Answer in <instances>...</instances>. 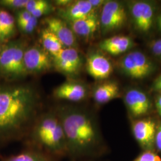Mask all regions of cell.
<instances>
[{
	"label": "cell",
	"instance_id": "8",
	"mask_svg": "<svg viewBox=\"0 0 161 161\" xmlns=\"http://www.w3.org/2000/svg\"><path fill=\"white\" fill-rule=\"evenodd\" d=\"M53 66L58 72L69 76L77 75L83 64L82 58L75 48H64L53 56Z\"/></svg>",
	"mask_w": 161,
	"mask_h": 161
},
{
	"label": "cell",
	"instance_id": "16",
	"mask_svg": "<svg viewBox=\"0 0 161 161\" xmlns=\"http://www.w3.org/2000/svg\"><path fill=\"white\" fill-rule=\"evenodd\" d=\"M99 25L97 14L94 10L86 17L70 23V28L75 35L86 38L93 35Z\"/></svg>",
	"mask_w": 161,
	"mask_h": 161
},
{
	"label": "cell",
	"instance_id": "4",
	"mask_svg": "<svg viewBox=\"0 0 161 161\" xmlns=\"http://www.w3.org/2000/svg\"><path fill=\"white\" fill-rule=\"evenodd\" d=\"M26 42L22 40L10 41L0 52V76L7 80H17L27 75L24 66Z\"/></svg>",
	"mask_w": 161,
	"mask_h": 161
},
{
	"label": "cell",
	"instance_id": "1",
	"mask_svg": "<svg viewBox=\"0 0 161 161\" xmlns=\"http://www.w3.org/2000/svg\"><path fill=\"white\" fill-rule=\"evenodd\" d=\"M40 105L38 92L30 85L0 86V144L28 134Z\"/></svg>",
	"mask_w": 161,
	"mask_h": 161
},
{
	"label": "cell",
	"instance_id": "30",
	"mask_svg": "<svg viewBox=\"0 0 161 161\" xmlns=\"http://www.w3.org/2000/svg\"><path fill=\"white\" fill-rule=\"evenodd\" d=\"M72 2L71 0H56L54 1V4L58 8H64L69 5Z\"/></svg>",
	"mask_w": 161,
	"mask_h": 161
},
{
	"label": "cell",
	"instance_id": "22",
	"mask_svg": "<svg viewBox=\"0 0 161 161\" xmlns=\"http://www.w3.org/2000/svg\"><path fill=\"white\" fill-rule=\"evenodd\" d=\"M28 2V0H0V6L17 11L25 9Z\"/></svg>",
	"mask_w": 161,
	"mask_h": 161
},
{
	"label": "cell",
	"instance_id": "3",
	"mask_svg": "<svg viewBox=\"0 0 161 161\" xmlns=\"http://www.w3.org/2000/svg\"><path fill=\"white\" fill-rule=\"evenodd\" d=\"M28 134L32 147L54 158L68 156L64 128L54 111L38 116Z\"/></svg>",
	"mask_w": 161,
	"mask_h": 161
},
{
	"label": "cell",
	"instance_id": "14",
	"mask_svg": "<svg viewBox=\"0 0 161 161\" xmlns=\"http://www.w3.org/2000/svg\"><path fill=\"white\" fill-rule=\"evenodd\" d=\"M54 97L72 102L84 100L87 95L86 86L80 82L68 80L56 87L54 90Z\"/></svg>",
	"mask_w": 161,
	"mask_h": 161
},
{
	"label": "cell",
	"instance_id": "11",
	"mask_svg": "<svg viewBox=\"0 0 161 161\" xmlns=\"http://www.w3.org/2000/svg\"><path fill=\"white\" fill-rule=\"evenodd\" d=\"M130 12L136 27L141 32H148L153 22L154 10L152 6L143 1L135 2L130 7Z\"/></svg>",
	"mask_w": 161,
	"mask_h": 161
},
{
	"label": "cell",
	"instance_id": "26",
	"mask_svg": "<svg viewBox=\"0 0 161 161\" xmlns=\"http://www.w3.org/2000/svg\"><path fill=\"white\" fill-rule=\"evenodd\" d=\"M48 3L49 1L46 0H28L25 9L31 13L41 7L46 5Z\"/></svg>",
	"mask_w": 161,
	"mask_h": 161
},
{
	"label": "cell",
	"instance_id": "12",
	"mask_svg": "<svg viewBox=\"0 0 161 161\" xmlns=\"http://www.w3.org/2000/svg\"><path fill=\"white\" fill-rule=\"evenodd\" d=\"M47 28L55 35L65 48H75L77 44L76 35L62 19L56 17H47L44 19Z\"/></svg>",
	"mask_w": 161,
	"mask_h": 161
},
{
	"label": "cell",
	"instance_id": "34",
	"mask_svg": "<svg viewBox=\"0 0 161 161\" xmlns=\"http://www.w3.org/2000/svg\"><path fill=\"white\" fill-rule=\"evenodd\" d=\"M158 26H159V29L161 30V14L158 18Z\"/></svg>",
	"mask_w": 161,
	"mask_h": 161
},
{
	"label": "cell",
	"instance_id": "29",
	"mask_svg": "<svg viewBox=\"0 0 161 161\" xmlns=\"http://www.w3.org/2000/svg\"><path fill=\"white\" fill-rule=\"evenodd\" d=\"M155 147L161 152V123L157 127L155 140Z\"/></svg>",
	"mask_w": 161,
	"mask_h": 161
},
{
	"label": "cell",
	"instance_id": "10",
	"mask_svg": "<svg viewBox=\"0 0 161 161\" xmlns=\"http://www.w3.org/2000/svg\"><path fill=\"white\" fill-rule=\"evenodd\" d=\"M86 69L88 74L97 80L109 78L113 71L109 60L99 52H92L88 55Z\"/></svg>",
	"mask_w": 161,
	"mask_h": 161
},
{
	"label": "cell",
	"instance_id": "24",
	"mask_svg": "<svg viewBox=\"0 0 161 161\" xmlns=\"http://www.w3.org/2000/svg\"><path fill=\"white\" fill-rule=\"evenodd\" d=\"M54 10V7L52 4V3L49 2L46 5L41 7L40 8L32 12L31 14L34 17L38 19V18L42 17L43 16L48 15V14H50Z\"/></svg>",
	"mask_w": 161,
	"mask_h": 161
},
{
	"label": "cell",
	"instance_id": "32",
	"mask_svg": "<svg viewBox=\"0 0 161 161\" xmlns=\"http://www.w3.org/2000/svg\"><path fill=\"white\" fill-rule=\"evenodd\" d=\"M153 89L159 92H161V75L157 78L153 83Z\"/></svg>",
	"mask_w": 161,
	"mask_h": 161
},
{
	"label": "cell",
	"instance_id": "7",
	"mask_svg": "<svg viewBox=\"0 0 161 161\" xmlns=\"http://www.w3.org/2000/svg\"><path fill=\"white\" fill-rule=\"evenodd\" d=\"M23 60L25 68L28 74L44 73L53 67V57L43 47L38 46L26 48Z\"/></svg>",
	"mask_w": 161,
	"mask_h": 161
},
{
	"label": "cell",
	"instance_id": "27",
	"mask_svg": "<svg viewBox=\"0 0 161 161\" xmlns=\"http://www.w3.org/2000/svg\"><path fill=\"white\" fill-rule=\"evenodd\" d=\"M32 15L30 12L26 10V9H22L16 11V22L17 25L24 23L28 21L32 17Z\"/></svg>",
	"mask_w": 161,
	"mask_h": 161
},
{
	"label": "cell",
	"instance_id": "20",
	"mask_svg": "<svg viewBox=\"0 0 161 161\" xmlns=\"http://www.w3.org/2000/svg\"><path fill=\"white\" fill-rule=\"evenodd\" d=\"M54 158L32 147L16 155L2 157L0 161H54Z\"/></svg>",
	"mask_w": 161,
	"mask_h": 161
},
{
	"label": "cell",
	"instance_id": "21",
	"mask_svg": "<svg viewBox=\"0 0 161 161\" xmlns=\"http://www.w3.org/2000/svg\"><path fill=\"white\" fill-rule=\"evenodd\" d=\"M41 38L42 47L52 57L58 54L65 48L55 35L47 28L42 30Z\"/></svg>",
	"mask_w": 161,
	"mask_h": 161
},
{
	"label": "cell",
	"instance_id": "2",
	"mask_svg": "<svg viewBox=\"0 0 161 161\" xmlns=\"http://www.w3.org/2000/svg\"><path fill=\"white\" fill-rule=\"evenodd\" d=\"M54 112L64 128L68 156L80 158L96 150L100 143V137L90 115L71 105L59 106Z\"/></svg>",
	"mask_w": 161,
	"mask_h": 161
},
{
	"label": "cell",
	"instance_id": "28",
	"mask_svg": "<svg viewBox=\"0 0 161 161\" xmlns=\"http://www.w3.org/2000/svg\"><path fill=\"white\" fill-rule=\"evenodd\" d=\"M150 47L152 52L158 58H161V39L151 42Z\"/></svg>",
	"mask_w": 161,
	"mask_h": 161
},
{
	"label": "cell",
	"instance_id": "18",
	"mask_svg": "<svg viewBox=\"0 0 161 161\" xmlns=\"http://www.w3.org/2000/svg\"><path fill=\"white\" fill-rule=\"evenodd\" d=\"M16 20L9 12L0 8V44H6L16 34Z\"/></svg>",
	"mask_w": 161,
	"mask_h": 161
},
{
	"label": "cell",
	"instance_id": "19",
	"mask_svg": "<svg viewBox=\"0 0 161 161\" xmlns=\"http://www.w3.org/2000/svg\"><path fill=\"white\" fill-rule=\"evenodd\" d=\"M119 92V88L116 82H107L99 85L95 89L93 98L97 103L103 104L116 97Z\"/></svg>",
	"mask_w": 161,
	"mask_h": 161
},
{
	"label": "cell",
	"instance_id": "33",
	"mask_svg": "<svg viewBox=\"0 0 161 161\" xmlns=\"http://www.w3.org/2000/svg\"><path fill=\"white\" fill-rule=\"evenodd\" d=\"M156 108L159 114L161 116V94L158 97L156 101Z\"/></svg>",
	"mask_w": 161,
	"mask_h": 161
},
{
	"label": "cell",
	"instance_id": "13",
	"mask_svg": "<svg viewBox=\"0 0 161 161\" xmlns=\"http://www.w3.org/2000/svg\"><path fill=\"white\" fill-rule=\"evenodd\" d=\"M95 9L92 7L89 0H77L66 7L59 8L58 11L59 18L65 22H74L86 17Z\"/></svg>",
	"mask_w": 161,
	"mask_h": 161
},
{
	"label": "cell",
	"instance_id": "6",
	"mask_svg": "<svg viewBox=\"0 0 161 161\" xmlns=\"http://www.w3.org/2000/svg\"><path fill=\"white\" fill-rule=\"evenodd\" d=\"M126 19V11L121 3L115 1H106L99 20L102 32L108 33L120 28Z\"/></svg>",
	"mask_w": 161,
	"mask_h": 161
},
{
	"label": "cell",
	"instance_id": "23",
	"mask_svg": "<svg viewBox=\"0 0 161 161\" xmlns=\"http://www.w3.org/2000/svg\"><path fill=\"white\" fill-rule=\"evenodd\" d=\"M38 25V19L32 17L27 22L17 25L19 30L25 34H30L34 31Z\"/></svg>",
	"mask_w": 161,
	"mask_h": 161
},
{
	"label": "cell",
	"instance_id": "5",
	"mask_svg": "<svg viewBox=\"0 0 161 161\" xmlns=\"http://www.w3.org/2000/svg\"><path fill=\"white\" fill-rule=\"evenodd\" d=\"M120 66L123 72L133 79H143L154 69L153 64L143 53H129L121 59Z\"/></svg>",
	"mask_w": 161,
	"mask_h": 161
},
{
	"label": "cell",
	"instance_id": "25",
	"mask_svg": "<svg viewBox=\"0 0 161 161\" xmlns=\"http://www.w3.org/2000/svg\"><path fill=\"white\" fill-rule=\"evenodd\" d=\"M133 161H161V157L152 150L146 151Z\"/></svg>",
	"mask_w": 161,
	"mask_h": 161
},
{
	"label": "cell",
	"instance_id": "9",
	"mask_svg": "<svg viewBox=\"0 0 161 161\" xmlns=\"http://www.w3.org/2000/svg\"><path fill=\"white\" fill-rule=\"evenodd\" d=\"M157 127L155 121L151 119H141L135 122L132 125L134 136L141 147L147 150L155 147V140Z\"/></svg>",
	"mask_w": 161,
	"mask_h": 161
},
{
	"label": "cell",
	"instance_id": "17",
	"mask_svg": "<svg viewBox=\"0 0 161 161\" xmlns=\"http://www.w3.org/2000/svg\"><path fill=\"white\" fill-rule=\"evenodd\" d=\"M132 40L125 35H116L102 41L99 47L101 50L116 56L127 52L132 46Z\"/></svg>",
	"mask_w": 161,
	"mask_h": 161
},
{
	"label": "cell",
	"instance_id": "31",
	"mask_svg": "<svg viewBox=\"0 0 161 161\" xmlns=\"http://www.w3.org/2000/svg\"><path fill=\"white\" fill-rule=\"evenodd\" d=\"M90 4H92V7L95 9L96 8L100 7L101 6H103L105 3V1L103 0H89Z\"/></svg>",
	"mask_w": 161,
	"mask_h": 161
},
{
	"label": "cell",
	"instance_id": "35",
	"mask_svg": "<svg viewBox=\"0 0 161 161\" xmlns=\"http://www.w3.org/2000/svg\"><path fill=\"white\" fill-rule=\"evenodd\" d=\"M1 48H2V46H1V44H0V52H1Z\"/></svg>",
	"mask_w": 161,
	"mask_h": 161
},
{
	"label": "cell",
	"instance_id": "15",
	"mask_svg": "<svg viewBox=\"0 0 161 161\" xmlns=\"http://www.w3.org/2000/svg\"><path fill=\"white\" fill-rule=\"evenodd\" d=\"M125 103L130 112L135 117L146 115L151 108V102L147 96L136 89L127 92L125 96Z\"/></svg>",
	"mask_w": 161,
	"mask_h": 161
}]
</instances>
